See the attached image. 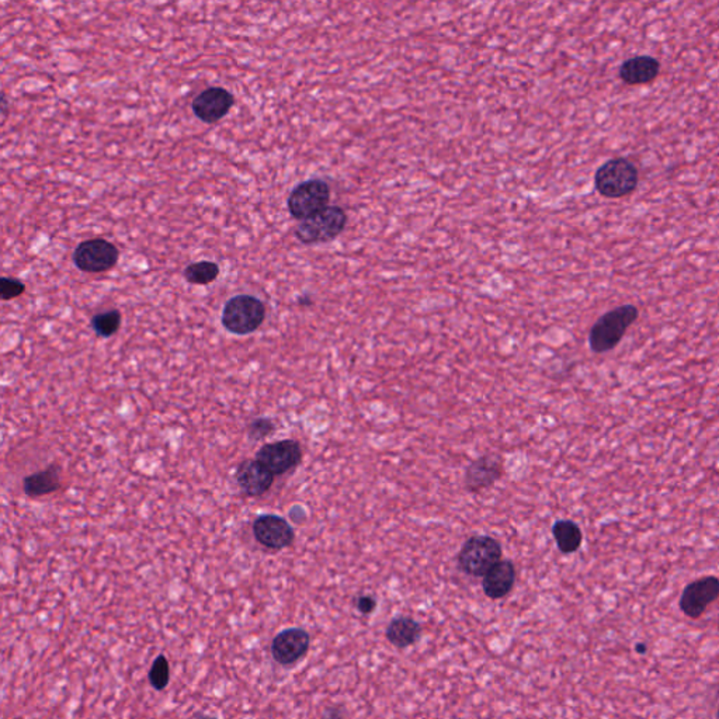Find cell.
Listing matches in <instances>:
<instances>
[{
    "label": "cell",
    "mask_w": 719,
    "mask_h": 719,
    "mask_svg": "<svg viewBox=\"0 0 719 719\" xmlns=\"http://www.w3.org/2000/svg\"><path fill=\"white\" fill-rule=\"evenodd\" d=\"M639 173L627 157H612L594 175L597 192L606 198H622L637 189Z\"/></svg>",
    "instance_id": "cell-2"
},
{
    "label": "cell",
    "mask_w": 719,
    "mask_h": 719,
    "mask_svg": "<svg viewBox=\"0 0 719 719\" xmlns=\"http://www.w3.org/2000/svg\"><path fill=\"white\" fill-rule=\"evenodd\" d=\"M516 582V568L512 561H500L484 576L485 594L492 601L503 599L512 591Z\"/></svg>",
    "instance_id": "cell-16"
},
{
    "label": "cell",
    "mask_w": 719,
    "mask_h": 719,
    "mask_svg": "<svg viewBox=\"0 0 719 719\" xmlns=\"http://www.w3.org/2000/svg\"><path fill=\"white\" fill-rule=\"evenodd\" d=\"M61 487V468L58 465H51L44 471L35 472L24 478L23 489L29 497H42L54 494Z\"/></svg>",
    "instance_id": "cell-17"
},
{
    "label": "cell",
    "mask_w": 719,
    "mask_h": 719,
    "mask_svg": "<svg viewBox=\"0 0 719 719\" xmlns=\"http://www.w3.org/2000/svg\"><path fill=\"white\" fill-rule=\"evenodd\" d=\"M347 214L339 205H329L321 213L301 221L296 236L304 245L330 242L345 231Z\"/></svg>",
    "instance_id": "cell-4"
},
{
    "label": "cell",
    "mask_w": 719,
    "mask_h": 719,
    "mask_svg": "<svg viewBox=\"0 0 719 719\" xmlns=\"http://www.w3.org/2000/svg\"><path fill=\"white\" fill-rule=\"evenodd\" d=\"M253 535L263 547L276 551L289 547L296 537L289 523L274 515L259 516L253 525Z\"/></svg>",
    "instance_id": "cell-11"
},
{
    "label": "cell",
    "mask_w": 719,
    "mask_h": 719,
    "mask_svg": "<svg viewBox=\"0 0 719 719\" xmlns=\"http://www.w3.org/2000/svg\"><path fill=\"white\" fill-rule=\"evenodd\" d=\"M421 627L411 617H396L387 627V639L393 647L403 649L418 641Z\"/></svg>",
    "instance_id": "cell-18"
},
{
    "label": "cell",
    "mask_w": 719,
    "mask_h": 719,
    "mask_svg": "<svg viewBox=\"0 0 719 719\" xmlns=\"http://www.w3.org/2000/svg\"><path fill=\"white\" fill-rule=\"evenodd\" d=\"M235 104L232 93L223 88H208L193 100V113L203 123L214 124L222 119Z\"/></svg>",
    "instance_id": "cell-10"
},
{
    "label": "cell",
    "mask_w": 719,
    "mask_h": 719,
    "mask_svg": "<svg viewBox=\"0 0 719 719\" xmlns=\"http://www.w3.org/2000/svg\"><path fill=\"white\" fill-rule=\"evenodd\" d=\"M2 106H4V110H2V113H4V117H5V116H6V113H7V101H6V99H5V96H4V100H2Z\"/></svg>",
    "instance_id": "cell-29"
},
{
    "label": "cell",
    "mask_w": 719,
    "mask_h": 719,
    "mask_svg": "<svg viewBox=\"0 0 719 719\" xmlns=\"http://www.w3.org/2000/svg\"><path fill=\"white\" fill-rule=\"evenodd\" d=\"M719 599V578L703 576L686 586L680 597V609L688 619L697 620Z\"/></svg>",
    "instance_id": "cell-8"
},
{
    "label": "cell",
    "mask_w": 719,
    "mask_h": 719,
    "mask_svg": "<svg viewBox=\"0 0 719 719\" xmlns=\"http://www.w3.org/2000/svg\"><path fill=\"white\" fill-rule=\"evenodd\" d=\"M256 459L271 474L284 475L298 467L302 459V449L298 441L283 440L266 444L259 449Z\"/></svg>",
    "instance_id": "cell-9"
},
{
    "label": "cell",
    "mask_w": 719,
    "mask_h": 719,
    "mask_svg": "<svg viewBox=\"0 0 719 719\" xmlns=\"http://www.w3.org/2000/svg\"><path fill=\"white\" fill-rule=\"evenodd\" d=\"M90 325L98 336H113L114 333L121 326V314H119V311H117V309L101 312V314L95 315V317H91Z\"/></svg>",
    "instance_id": "cell-21"
},
{
    "label": "cell",
    "mask_w": 719,
    "mask_h": 719,
    "mask_svg": "<svg viewBox=\"0 0 719 719\" xmlns=\"http://www.w3.org/2000/svg\"><path fill=\"white\" fill-rule=\"evenodd\" d=\"M375 607H377V601H375L374 597L371 596L358 597L357 609L358 611L363 612V614H370V612L374 611Z\"/></svg>",
    "instance_id": "cell-25"
},
{
    "label": "cell",
    "mask_w": 719,
    "mask_h": 719,
    "mask_svg": "<svg viewBox=\"0 0 719 719\" xmlns=\"http://www.w3.org/2000/svg\"><path fill=\"white\" fill-rule=\"evenodd\" d=\"M553 535L559 551L563 553H576L583 541L581 527L572 520H558L553 525Z\"/></svg>",
    "instance_id": "cell-19"
},
{
    "label": "cell",
    "mask_w": 719,
    "mask_h": 719,
    "mask_svg": "<svg viewBox=\"0 0 719 719\" xmlns=\"http://www.w3.org/2000/svg\"><path fill=\"white\" fill-rule=\"evenodd\" d=\"M660 72V62L649 55L629 58L620 68V79L625 85H647L658 78Z\"/></svg>",
    "instance_id": "cell-15"
},
{
    "label": "cell",
    "mask_w": 719,
    "mask_h": 719,
    "mask_svg": "<svg viewBox=\"0 0 719 719\" xmlns=\"http://www.w3.org/2000/svg\"><path fill=\"white\" fill-rule=\"evenodd\" d=\"M193 719H217L214 716L205 715V714H197V715L193 716Z\"/></svg>",
    "instance_id": "cell-28"
},
{
    "label": "cell",
    "mask_w": 719,
    "mask_h": 719,
    "mask_svg": "<svg viewBox=\"0 0 719 719\" xmlns=\"http://www.w3.org/2000/svg\"><path fill=\"white\" fill-rule=\"evenodd\" d=\"M505 474L502 457L487 454L475 459L465 472V487L469 492H481L494 487Z\"/></svg>",
    "instance_id": "cell-13"
},
{
    "label": "cell",
    "mask_w": 719,
    "mask_h": 719,
    "mask_svg": "<svg viewBox=\"0 0 719 719\" xmlns=\"http://www.w3.org/2000/svg\"><path fill=\"white\" fill-rule=\"evenodd\" d=\"M119 251L106 239H90L76 248L73 263L85 273H103L111 270L118 261Z\"/></svg>",
    "instance_id": "cell-7"
},
{
    "label": "cell",
    "mask_w": 719,
    "mask_h": 719,
    "mask_svg": "<svg viewBox=\"0 0 719 719\" xmlns=\"http://www.w3.org/2000/svg\"><path fill=\"white\" fill-rule=\"evenodd\" d=\"M330 187L325 180L311 179L299 183L289 194V214L298 221L307 220L329 207Z\"/></svg>",
    "instance_id": "cell-6"
},
{
    "label": "cell",
    "mask_w": 719,
    "mask_h": 719,
    "mask_svg": "<svg viewBox=\"0 0 719 719\" xmlns=\"http://www.w3.org/2000/svg\"><path fill=\"white\" fill-rule=\"evenodd\" d=\"M716 719H719V707H718V711H716Z\"/></svg>",
    "instance_id": "cell-30"
},
{
    "label": "cell",
    "mask_w": 719,
    "mask_h": 719,
    "mask_svg": "<svg viewBox=\"0 0 719 719\" xmlns=\"http://www.w3.org/2000/svg\"><path fill=\"white\" fill-rule=\"evenodd\" d=\"M638 317L639 311L637 307L625 304L599 317L589 333V345L591 352L601 355L616 349L627 330L637 321Z\"/></svg>",
    "instance_id": "cell-1"
},
{
    "label": "cell",
    "mask_w": 719,
    "mask_h": 719,
    "mask_svg": "<svg viewBox=\"0 0 719 719\" xmlns=\"http://www.w3.org/2000/svg\"><path fill=\"white\" fill-rule=\"evenodd\" d=\"M273 431L274 424L270 419H256L249 426L248 436L251 440L259 441L270 436Z\"/></svg>",
    "instance_id": "cell-24"
},
{
    "label": "cell",
    "mask_w": 719,
    "mask_h": 719,
    "mask_svg": "<svg viewBox=\"0 0 719 719\" xmlns=\"http://www.w3.org/2000/svg\"><path fill=\"white\" fill-rule=\"evenodd\" d=\"M635 650H637V654L645 655L647 654L648 647L647 644L641 642V644L635 645Z\"/></svg>",
    "instance_id": "cell-27"
},
{
    "label": "cell",
    "mask_w": 719,
    "mask_h": 719,
    "mask_svg": "<svg viewBox=\"0 0 719 719\" xmlns=\"http://www.w3.org/2000/svg\"><path fill=\"white\" fill-rule=\"evenodd\" d=\"M170 680V666L164 655H159L154 660L151 670H149V682L155 690L161 691L166 688Z\"/></svg>",
    "instance_id": "cell-22"
},
{
    "label": "cell",
    "mask_w": 719,
    "mask_h": 719,
    "mask_svg": "<svg viewBox=\"0 0 719 719\" xmlns=\"http://www.w3.org/2000/svg\"><path fill=\"white\" fill-rule=\"evenodd\" d=\"M324 719H343V713L340 708H327L325 711Z\"/></svg>",
    "instance_id": "cell-26"
},
{
    "label": "cell",
    "mask_w": 719,
    "mask_h": 719,
    "mask_svg": "<svg viewBox=\"0 0 719 719\" xmlns=\"http://www.w3.org/2000/svg\"><path fill=\"white\" fill-rule=\"evenodd\" d=\"M311 637L302 629H289L279 632L271 642V655L281 666H291L307 655Z\"/></svg>",
    "instance_id": "cell-12"
},
{
    "label": "cell",
    "mask_w": 719,
    "mask_h": 719,
    "mask_svg": "<svg viewBox=\"0 0 719 719\" xmlns=\"http://www.w3.org/2000/svg\"><path fill=\"white\" fill-rule=\"evenodd\" d=\"M266 317V307L253 296H236L222 309L223 327L235 335H249L258 330Z\"/></svg>",
    "instance_id": "cell-5"
},
{
    "label": "cell",
    "mask_w": 719,
    "mask_h": 719,
    "mask_svg": "<svg viewBox=\"0 0 719 719\" xmlns=\"http://www.w3.org/2000/svg\"><path fill=\"white\" fill-rule=\"evenodd\" d=\"M24 291V283H22L20 279H9V277H4V279H0V296H2L4 301L17 298Z\"/></svg>",
    "instance_id": "cell-23"
},
{
    "label": "cell",
    "mask_w": 719,
    "mask_h": 719,
    "mask_svg": "<svg viewBox=\"0 0 719 719\" xmlns=\"http://www.w3.org/2000/svg\"><path fill=\"white\" fill-rule=\"evenodd\" d=\"M235 477L241 489L251 497L266 494L274 482V475L258 459H246L241 462Z\"/></svg>",
    "instance_id": "cell-14"
},
{
    "label": "cell",
    "mask_w": 719,
    "mask_h": 719,
    "mask_svg": "<svg viewBox=\"0 0 719 719\" xmlns=\"http://www.w3.org/2000/svg\"><path fill=\"white\" fill-rule=\"evenodd\" d=\"M502 556L499 541L489 535H474L462 545L459 553V566L467 575L479 578L499 563Z\"/></svg>",
    "instance_id": "cell-3"
},
{
    "label": "cell",
    "mask_w": 719,
    "mask_h": 719,
    "mask_svg": "<svg viewBox=\"0 0 719 719\" xmlns=\"http://www.w3.org/2000/svg\"><path fill=\"white\" fill-rule=\"evenodd\" d=\"M220 276V268L214 261H197L185 268L184 279L195 286H208Z\"/></svg>",
    "instance_id": "cell-20"
}]
</instances>
